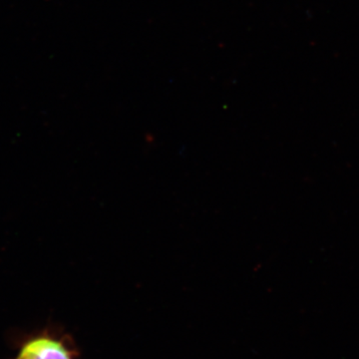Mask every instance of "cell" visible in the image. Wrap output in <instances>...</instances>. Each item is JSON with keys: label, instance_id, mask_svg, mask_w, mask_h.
Segmentation results:
<instances>
[{"label": "cell", "instance_id": "obj_1", "mask_svg": "<svg viewBox=\"0 0 359 359\" xmlns=\"http://www.w3.org/2000/svg\"><path fill=\"white\" fill-rule=\"evenodd\" d=\"M21 344L13 359H77L67 337L50 330L29 335Z\"/></svg>", "mask_w": 359, "mask_h": 359}]
</instances>
